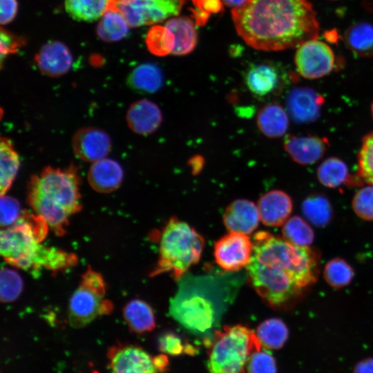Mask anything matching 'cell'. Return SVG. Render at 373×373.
I'll return each mask as SVG.
<instances>
[{
    "instance_id": "obj_3",
    "label": "cell",
    "mask_w": 373,
    "mask_h": 373,
    "mask_svg": "<svg viewBox=\"0 0 373 373\" xmlns=\"http://www.w3.org/2000/svg\"><path fill=\"white\" fill-rule=\"evenodd\" d=\"M252 256L292 274L303 287L314 283L318 273V255L309 247H298L267 231L255 233Z\"/></svg>"
},
{
    "instance_id": "obj_32",
    "label": "cell",
    "mask_w": 373,
    "mask_h": 373,
    "mask_svg": "<svg viewBox=\"0 0 373 373\" xmlns=\"http://www.w3.org/2000/svg\"><path fill=\"white\" fill-rule=\"evenodd\" d=\"M111 0H65L66 12L75 20L93 21L101 18Z\"/></svg>"
},
{
    "instance_id": "obj_41",
    "label": "cell",
    "mask_w": 373,
    "mask_h": 373,
    "mask_svg": "<svg viewBox=\"0 0 373 373\" xmlns=\"http://www.w3.org/2000/svg\"><path fill=\"white\" fill-rule=\"evenodd\" d=\"M1 226L7 227L17 221L21 215L19 203L12 197L4 195L1 196Z\"/></svg>"
},
{
    "instance_id": "obj_12",
    "label": "cell",
    "mask_w": 373,
    "mask_h": 373,
    "mask_svg": "<svg viewBox=\"0 0 373 373\" xmlns=\"http://www.w3.org/2000/svg\"><path fill=\"white\" fill-rule=\"evenodd\" d=\"M253 250V242L247 234L230 231L216 242L214 256L224 270L238 271L249 264Z\"/></svg>"
},
{
    "instance_id": "obj_20",
    "label": "cell",
    "mask_w": 373,
    "mask_h": 373,
    "mask_svg": "<svg viewBox=\"0 0 373 373\" xmlns=\"http://www.w3.org/2000/svg\"><path fill=\"white\" fill-rule=\"evenodd\" d=\"M248 89L256 96L262 97L276 93L282 86V73L269 62L250 66L245 75Z\"/></svg>"
},
{
    "instance_id": "obj_24",
    "label": "cell",
    "mask_w": 373,
    "mask_h": 373,
    "mask_svg": "<svg viewBox=\"0 0 373 373\" xmlns=\"http://www.w3.org/2000/svg\"><path fill=\"white\" fill-rule=\"evenodd\" d=\"M256 124L259 131L269 138L283 136L289 127V117L285 108L278 104L270 103L258 111Z\"/></svg>"
},
{
    "instance_id": "obj_22",
    "label": "cell",
    "mask_w": 373,
    "mask_h": 373,
    "mask_svg": "<svg viewBox=\"0 0 373 373\" xmlns=\"http://www.w3.org/2000/svg\"><path fill=\"white\" fill-rule=\"evenodd\" d=\"M120 164L114 160L103 158L93 162L87 178L90 186L99 193H111L117 189L123 180Z\"/></svg>"
},
{
    "instance_id": "obj_44",
    "label": "cell",
    "mask_w": 373,
    "mask_h": 373,
    "mask_svg": "<svg viewBox=\"0 0 373 373\" xmlns=\"http://www.w3.org/2000/svg\"><path fill=\"white\" fill-rule=\"evenodd\" d=\"M23 44V40L17 37L10 32L1 28L0 32V52L1 61L8 55L18 52L20 47Z\"/></svg>"
},
{
    "instance_id": "obj_17",
    "label": "cell",
    "mask_w": 373,
    "mask_h": 373,
    "mask_svg": "<svg viewBox=\"0 0 373 373\" xmlns=\"http://www.w3.org/2000/svg\"><path fill=\"white\" fill-rule=\"evenodd\" d=\"M35 59L40 72L50 77L66 74L73 64V57L68 48L59 41H50L42 46Z\"/></svg>"
},
{
    "instance_id": "obj_9",
    "label": "cell",
    "mask_w": 373,
    "mask_h": 373,
    "mask_svg": "<svg viewBox=\"0 0 373 373\" xmlns=\"http://www.w3.org/2000/svg\"><path fill=\"white\" fill-rule=\"evenodd\" d=\"M170 312L183 327L198 334L209 332L215 325L218 315L211 294L186 287H183L172 299Z\"/></svg>"
},
{
    "instance_id": "obj_35",
    "label": "cell",
    "mask_w": 373,
    "mask_h": 373,
    "mask_svg": "<svg viewBox=\"0 0 373 373\" xmlns=\"http://www.w3.org/2000/svg\"><path fill=\"white\" fill-rule=\"evenodd\" d=\"M354 275V269L351 265L340 258H335L328 261L323 269V277L325 281L336 289L349 285Z\"/></svg>"
},
{
    "instance_id": "obj_27",
    "label": "cell",
    "mask_w": 373,
    "mask_h": 373,
    "mask_svg": "<svg viewBox=\"0 0 373 373\" xmlns=\"http://www.w3.org/2000/svg\"><path fill=\"white\" fill-rule=\"evenodd\" d=\"M130 27L126 18L111 0L97 24V34L104 41H116L127 35Z\"/></svg>"
},
{
    "instance_id": "obj_36",
    "label": "cell",
    "mask_w": 373,
    "mask_h": 373,
    "mask_svg": "<svg viewBox=\"0 0 373 373\" xmlns=\"http://www.w3.org/2000/svg\"><path fill=\"white\" fill-rule=\"evenodd\" d=\"M146 44L149 51L157 56L171 54L175 44L173 34L164 26H155L148 32Z\"/></svg>"
},
{
    "instance_id": "obj_37",
    "label": "cell",
    "mask_w": 373,
    "mask_h": 373,
    "mask_svg": "<svg viewBox=\"0 0 373 373\" xmlns=\"http://www.w3.org/2000/svg\"><path fill=\"white\" fill-rule=\"evenodd\" d=\"M360 179L373 185V131L365 135L358 155V173Z\"/></svg>"
},
{
    "instance_id": "obj_26",
    "label": "cell",
    "mask_w": 373,
    "mask_h": 373,
    "mask_svg": "<svg viewBox=\"0 0 373 373\" xmlns=\"http://www.w3.org/2000/svg\"><path fill=\"white\" fill-rule=\"evenodd\" d=\"M164 76L160 68L152 63H145L135 67L129 74L128 85L134 90L142 93H153L162 86Z\"/></svg>"
},
{
    "instance_id": "obj_6",
    "label": "cell",
    "mask_w": 373,
    "mask_h": 373,
    "mask_svg": "<svg viewBox=\"0 0 373 373\" xmlns=\"http://www.w3.org/2000/svg\"><path fill=\"white\" fill-rule=\"evenodd\" d=\"M48 227L41 217L21 213L16 222L1 231L0 249L4 260L21 269L34 268Z\"/></svg>"
},
{
    "instance_id": "obj_39",
    "label": "cell",
    "mask_w": 373,
    "mask_h": 373,
    "mask_svg": "<svg viewBox=\"0 0 373 373\" xmlns=\"http://www.w3.org/2000/svg\"><path fill=\"white\" fill-rule=\"evenodd\" d=\"M352 206L360 218L373 220V185L369 184L358 189L352 198Z\"/></svg>"
},
{
    "instance_id": "obj_47",
    "label": "cell",
    "mask_w": 373,
    "mask_h": 373,
    "mask_svg": "<svg viewBox=\"0 0 373 373\" xmlns=\"http://www.w3.org/2000/svg\"><path fill=\"white\" fill-rule=\"evenodd\" d=\"M189 164L194 174L200 171L204 164V160L200 156L193 157L189 161Z\"/></svg>"
},
{
    "instance_id": "obj_33",
    "label": "cell",
    "mask_w": 373,
    "mask_h": 373,
    "mask_svg": "<svg viewBox=\"0 0 373 373\" xmlns=\"http://www.w3.org/2000/svg\"><path fill=\"white\" fill-rule=\"evenodd\" d=\"M302 211L306 218L317 227H324L332 217V208L329 200L322 194L313 193L303 202Z\"/></svg>"
},
{
    "instance_id": "obj_42",
    "label": "cell",
    "mask_w": 373,
    "mask_h": 373,
    "mask_svg": "<svg viewBox=\"0 0 373 373\" xmlns=\"http://www.w3.org/2000/svg\"><path fill=\"white\" fill-rule=\"evenodd\" d=\"M195 8L193 14L197 25H204L211 14L219 12L222 8V0H191Z\"/></svg>"
},
{
    "instance_id": "obj_11",
    "label": "cell",
    "mask_w": 373,
    "mask_h": 373,
    "mask_svg": "<svg viewBox=\"0 0 373 373\" xmlns=\"http://www.w3.org/2000/svg\"><path fill=\"white\" fill-rule=\"evenodd\" d=\"M294 61L298 73L308 79H316L327 75L336 65L333 50L317 39L300 44L296 52Z\"/></svg>"
},
{
    "instance_id": "obj_23",
    "label": "cell",
    "mask_w": 373,
    "mask_h": 373,
    "mask_svg": "<svg viewBox=\"0 0 373 373\" xmlns=\"http://www.w3.org/2000/svg\"><path fill=\"white\" fill-rule=\"evenodd\" d=\"M316 175L320 183L327 188H338L343 184L360 186L363 182L357 175H351L347 164L336 157L323 161L317 168Z\"/></svg>"
},
{
    "instance_id": "obj_45",
    "label": "cell",
    "mask_w": 373,
    "mask_h": 373,
    "mask_svg": "<svg viewBox=\"0 0 373 373\" xmlns=\"http://www.w3.org/2000/svg\"><path fill=\"white\" fill-rule=\"evenodd\" d=\"M1 14L0 22L1 25L10 23L16 17L18 8L17 0H0Z\"/></svg>"
},
{
    "instance_id": "obj_7",
    "label": "cell",
    "mask_w": 373,
    "mask_h": 373,
    "mask_svg": "<svg viewBox=\"0 0 373 373\" xmlns=\"http://www.w3.org/2000/svg\"><path fill=\"white\" fill-rule=\"evenodd\" d=\"M247 270L252 287L273 308H287L302 294L304 287L298 280L279 267L262 263L252 256Z\"/></svg>"
},
{
    "instance_id": "obj_5",
    "label": "cell",
    "mask_w": 373,
    "mask_h": 373,
    "mask_svg": "<svg viewBox=\"0 0 373 373\" xmlns=\"http://www.w3.org/2000/svg\"><path fill=\"white\" fill-rule=\"evenodd\" d=\"M262 347L256 334L246 326H224L210 341L207 373H246L251 355Z\"/></svg>"
},
{
    "instance_id": "obj_16",
    "label": "cell",
    "mask_w": 373,
    "mask_h": 373,
    "mask_svg": "<svg viewBox=\"0 0 373 373\" xmlns=\"http://www.w3.org/2000/svg\"><path fill=\"white\" fill-rule=\"evenodd\" d=\"M284 149L293 161L300 165H310L323 157L329 143L327 137L318 135H287Z\"/></svg>"
},
{
    "instance_id": "obj_2",
    "label": "cell",
    "mask_w": 373,
    "mask_h": 373,
    "mask_svg": "<svg viewBox=\"0 0 373 373\" xmlns=\"http://www.w3.org/2000/svg\"><path fill=\"white\" fill-rule=\"evenodd\" d=\"M79 185V175L73 165L65 169L47 166L30 178L28 202L55 233L62 235L70 217L81 209Z\"/></svg>"
},
{
    "instance_id": "obj_18",
    "label": "cell",
    "mask_w": 373,
    "mask_h": 373,
    "mask_svg": "<svg viewBox=\"0 0 373 373\" xmlns=\"http://www.w3.org/2000/svg\"><path fill=\"white\" fill-rule=\"evenodd\" d=\"M257 206L261 222L266 226L277 227L288 220L293 202L287 193L275 189L261 195Z\"/></svg>"
},
{
    "instance_id": "obj_48",
    "label": "cell",
    "mask_w": 373,
    "mask_h": 373,
    "mask_svg": "<svg viewBox=\"0 0 373 373\" xmlns=\"http://www.w3.org/2000/svg\"><path fill=\"white\" fill-rule=\"evenodd\" d=\"M222 1L228 6L236 8L242 5L245 0H222Z\"/></svg>"
},
{
    "instance_id": "obj_31",
    "label": "cell",
    "mask_w": 373,
    "mask_h": 373,
    "mask_svg": "<svg viewBox=\"0 0 373 373\" xmlns=\"http://www.w3.org/2000/svg\"><path fill=\"white\" fill-rule=\"evenodd\" d=\"M261 346L267 350H278L283 347L289 337V330L285 323L276 318L262 322L256 329Z\"/></svg>"
},
{
    "instance_id": "obj_34",
    "label": "cell",
    "mask_w": 373,
    "mask_h": 373,
    "mask_svg": "<svg viewBox=\"0 0 373 373\" xmlns=\"http://www.w3.org/2000/svg\"><path fill=\"white\" fill-rule=\"evenodd\" d=\"M283 238L289 243L298 247H309L314 240V231L302 218L294 216L283 224Z\"/></svg>"
},
{
    "instance_id": "obj_46",
    "label": "cell",
    "mask_w": 373,
    "mask_h": 373,
    "mask_svg": "<svg viewBox=\"0 0 373 373\" xmlns=\"http://www.w3.org/2000/svg\"><path fill=\"white\" fill-rule=\"evenodd\" d=\"M353 373H373V358H367L357 363Z\"/></svg>"
},
{
    "instance_id": "obj_49",
    "label": "cell",
    "mask_w": 373,
    "mask_h": 373,
    "mask_svg": "<svg viewBox=\"0 0 373 373\" xmlns=\"http://www.w3.org/2000/svg\"><path fill=\"white\" fill-rule=\"evenodd\" d=\"M371 115H372V119H373V102L371 104Z\"/></svg>"
},
{
    "instance_id": "obj_40",
    "label": "cell",
    "mask_w": 373,
    "mask_h": 373,
    "mask_svg": "<svg viewBox=\"0 0 373 373\" xmlns=\"http://www.w3.org/2000/svg\"><path fill=\"white\" fill-rule=\"evenodd\" d=\"M276 363L273 355L262 347L249 357L246 373H276Z\"/></svg>"
},
{
    "instance_id": "obj_13",
    "label": "cell",
    "mask_w": 373,
    "mask_h": 373,
    "mask_svg": "<svg viewBox=\"0 0 373 373\" xmlns=\"http://www.w3.org/2000/svg\"><path fill=\"white\" fill-rule=\"evenodd\" d=\"M110 373H159L155 358L131 345L112 347L108 352Z\"/></svg>"
},
{
    "instance_id": "obj_28",
    "label": "cell",
    "mask_w": 373,
    "mask_h": 373,
    "mask_svg": "<svg viewBox=\"0 0 373 373\" xmlns=\"http://www.w3.org/2000/svg\"><path fill=\"white\" fill-rule=\"evenodd\" d=\"M343 40L346 46L361 57H373V26L367 22L352 24L345 31Z\"/></svg>"
},
{
    "instance_id": "obj_8",
    "label": "cell",
    "mask_w": 373,
    "mask_h": 373,
    "mask_svg": "<svg viewBox=\"0 0 373 373\" xmlns=\"http://www.w3.org/2000/svg\"><path fill=\"white\" fill-rule=\"evenodd\" d=\"M105 294L102 276L88 269L70 299L68 310L70 325L76 328L82 327L99 315L110 313L112 304L105 300Z\"/></svg>"
},
{
    "instance_id": "obj_43",
    "label": "cell",
    "mask_w": 373,
    "mask_h": 373,
    "mask_svg": "<svg viewBox=\"0 0 373 373\" xmlns=\"http://www.w3.org/2000/svg\"><path fill=\"white\" fill-rule=\"evenodd\" d=\"M158 345L162 352L173 356L180 355L187 350L182 338L172 332H167L161 336Z\"/></svg>"
},
{
    "instance_id": "obj_15",
    "label": "cell",
    "mask_w": 373,
    "mask_h": 373,
    "mask_svg": "<svg viewBox=\"0 0 373 373\" xmlns=\"http://www.w3.org/2000/svg\"><path fill=\"white\" fill-rule=\"evenodd\" d=\"M323 97L309 87H298L290 91L287 98V109L295 122H314L321 115Z\"/></svg>"
},
{
    "instance_id": "obj_30",
    "label": "cell",
    "mask_w": 373,
    "mask_h": 373,
    "mask_svg": "<svg viewBox=\"0 0 373 373\" xmlns=\"http://www.w3.org/2000/svg\"><path fill=\"white\" fill-rule=\"evenodd\" d=\"M0 193L6 195L10 190L20 166V158L11 140L2 137L0 142Z\"/></svg>"
},
{
    "instance_id": "obj_10",
    "label": "cell",
    "mask_w": 373,
    "mask_h": 373,
    "mask_svg": "<svg viewBox=\"0 0 373 373\" xmlns=\"http://www.w3.org/2000/svg\"><path fill=\"white\" fill-rule=\"evenodd\" d=\"M186 0H111L131 27L161 22L178 15Z\"/></svg>"
},
{
    "instance_id": "obj_29",
    "label": "cell",
    "mask_w": 373,
    "mask_h": 373,
    "mask_svg": "<svg viewBox=\"0 0 373 373\" xmlns=\"http://www.w3.org/2000/svg\"><path fill=\"white\" fill-rule=\"evenodd\" d=\"M123 316L128 327L136 333L151 332L155 327L153 311L142 300H130L123 309Z\"/></svg>"
},
{
    "instance_id": "obj_25",
    "label": "cell",
    "mask_w": 373,
    "mask_h": 373,
    "mask_svg": "<svg viewBox=\"0 0 373 373\" xmlns=\"http://www.w3.org/2000/svg\"><path fill=\"white\" fill-rule=\"evenodd\" d=\"M174 35L175 44L171 54L185 55L190 53L197 44V31L194 22L186 17L169 19L164 25Z\"/></svg>"
},
{
    "instance_id": "obj_1",
    "label": "cell",
    "mask_w": 373,
    "mask_h": 373,
    "mask_svg": "<svg viewBox=\"0 0 373 373\" xmlns=\"http://www.w3.org/2000/svg\"><path fill=\"white\" fill-rule=\"evenodd\" d=\"M231 14L238 34L257 50L296 48L318 36V21L309 0H245Z\"/></svg>"
},
{
    "instance_id": "obj_38",
    "label": "cell",
    "mask_w": 373,
    "mask_h": 373,
    "mask_svg": "<svg viewBox=\"0 0 373 373\" xmlns=\"http://www.w3.org/2000/svg\"><path fill=\"white\" fill-rule=\"evenodd\" d=\"M23 289L21 276L15 270L4 268L1 271L0 296L2 302L10 303L16 300Z\"/></svg>"
},
{
    "instance_id": "obj_21",
    "label": "cell",
    "mask_w": 373,
    "mask_h": 373,
    "mask_svg": "<svg viewBox=\"0 0 373 373\" xmlns=\"http://www.w3.org/2000/svg\"><path fill=\"white\" fill-rule=\"evenodd\" d=\"M126 122L134 133L148 135L157 130L162 122V113L158 106L146 99L133 102L128 108Z\"/></svg>"
},
{
    "instance_id": "obj_19",
    "label": "cell",
    "mask_w": 373,
    "mask_h": 373,
    "mask_svg": "<svg viewBox=\"0 0 373 373\" xmlns=\"http://www.w3.org/2000/svg\"><path fill=\"white\" fill-rule=\"evenodd\" d=\"M260 220L258 206L246 199L233 201L223 215L224 224L229 231L247 235L258 227Z\"/></svg>"
},
{
    "instance_id": "obj_4",
    "label": "cell",
    "mask_w": 373,
    "mask_h": 373,
    "mask_svg": "<svg viewBox=\"0 0 373 373\" xmlns=\"http://www.w3.org/2000/svg\"><path fill=\"white\" fill-rule=\"evenodd\" d=\"M204 245L202 236L193 227L175 217L171 218L161 232L159 258L151 275L170 272L179 280L199 261Z\"/></svg>"
},
{
    "instance_id": "obj_14",
    "label": "cell",
    "mask_w": 373,
    "mask_h": 373,
    "mask_svg": "<svg viewBox=\"0 0 373 373\" xmlns=\"http://www.w3.org/2000/svg\"><path fill=\"white\" fill-rule=\"evenodd\" d=\"M72 145L78 158L92 163L105 158L111 150L108 135L94 127L79 129L73 137Z\"/></svg>"
}]
</instances>
